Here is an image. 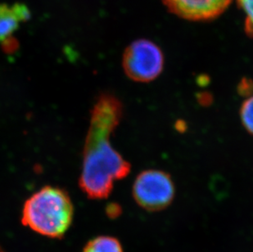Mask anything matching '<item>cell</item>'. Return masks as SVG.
<instances>
[{
    "label": "cell",
    "mask_w": 253,
    "mask_h": 252,
    "mask_svg": "<svg viewBox=\"0 0 253 252\" xmlns=\"http://www.w3.org/2000/svg\"><path fill=\"white\" fill-rule=\"evenodd\" d=\"M122 114V102L111 94L100 96L92 110L79 182L82 190L92 199L108 198L114 181L126 177L130 170L129 162L110 143L111 134Z\"/></svg>",
    "instance_id": "1"
},
{
    "label": "cell",
    "mask_w": 253,
    "mask_h": 252,
    "mask_svg": "<svg viewBox=\"0 0 253 252\" xmlns=\"http://www.w3.org/2000/svg\"><path fill=\"white\" fill-rule=\"evenodd\" d=\"M73 215L74 207L67 192L46 186L25 202L22 221L41 235L62 238L71 226Z\"/></svg>",
    "instance_id": "2"
},
{
    "label": "cell",
    "mask_w": 253,
    "mask_h": 252,
    "mask_svg": "<svg viewBox=\"0 0 253 252\" xmlns=\"http://www.w3.org/2000/svg\"><path fill=\"white\" fill-rule=\"evenodd\" d=\"M164 56L156 43L139 40L129 44L123 55V69L126 76L136 82H150L162 73Z\"/></svg>",
    "instance_id": "3"
},
{
    "label": "cell",
    "mask_w": 253,
    "mask_h": 252,
    "mask_svg": "<svg viewBox=\"0 0 253 252\" xmlns=\"http://www.w3.org/2000/svg\"><path fill=\"white\" fill-rule=\"evenodd\" d=\"M133 196L137 204L146 210H162L174 199V183L166 172L158 169L144 170L134 181Z\"/></svg>",
    "instance_id": "4"
},
{
    "label": "cell",
    "mask_w": 253,
    "mask_h": 252,
    "mask_svg": "<svg viewBox=\"0 0 253 252\" xmlns=\"http://www.w3.org/2000/svg\"><path fill=\"white\" fill-rule=\"evenodd\" d=\"M232 0H163L170 12L184 19L207 21L224 12Z\"/></svg>",
    "instance_id": "5"
},
{
    "label": "cell",
    "mask_w": 253,
    "mask_h": 252,
    "mask_svg": "<svg viewBox=\"0 0 253 252\" xmlns=\"http://www.w3.org/2000/svg\"><path fill=\"white\" fill-rule=\"evenodd\" d=\"M31 17V13L24 4L16 3L13 6L0 4V43L6 52H13L18 43L13 38L21 22H25Z\"/></svg>",
    "instance_id": "6"
},
{
    "label": "cell",
    "mask_w": 253,
    "mask_h": 252,
    "mask_svg": "<svg viewBox=\"0 0 253 252\" xmlns=\"http://www.w3.org/2000/svg\"><path fill=\"white\" fill-rule=\"evenodd\" d=\"M83 252H123V250L117 238L100 236L89 241Z\"/></svg>",
    "instance_id": "7"
},
{
    "label": "cell",
    "mask_w": 253,
    "mask_h": 252,
    "mask_svg": "<svg viewBox=\"0 0 253 252\" xmlns=\"http://www.w3.org/2000/svg\"><path fill=\"white\" fill-rule=\"evenodd\" d=\"M240 117L244 128L253 135V95L247 98L242 104Z\"/></svg>",
    "instance_id": "8"
},
{
    "label": "cell",
    "mask_w": 253,
    "mask_h": 252,
    "mask_svg": "<svg viewBox=\"0 0 253 252\" xmlns=\"http://www.w3.org/2000/svg\"><path fill=\"white\" fill-rule=\"evenodd\" d=\"M239 6L246 15L245 30L249 36H253V0H238Z\"/></svg>",
    "instance_id": "9"
},
{
    "label": "cell",
    "mask_w": 253,
    "mask_h": 252,
    "mask_svg": "<svg viewBox=\"0 0 253 252\" xmlns=\"http://www.w3.org/2000/svg\"><path fill=\"white\" fill-rule=\"evenodd\" d=\"M238 93L248 98L253 95V81L248 78L242 79L238 85Z\"/></svg>",
    "instance_id": "10"
},
{
    "label": "cell",
    "mask_w": 253,
    "mask_h": 252,
    "mask_svg": "<svg viewBox=\"0 0 253 252\" xmlns=\"http://www.w3.org/2000/svg\"><path fill=\"white\" fill-rule=\"evenodd\" d=\"M107 213L109 217H117L121 213V209L117 205L111 204L107 209Z\"/></svg>",
    "instance_id": "11"
},
{
    "label": "cell",
    "mask_w": 253,
    "mask_h": 252,
    "mask_svg": "<svg viewBox=\"0 0 253 252\" xmlns=\"http://www.w3.org/2000/svg\"><path fill=\"white\" fill-rule=\"evenodd\" d=\"M198 101L201 102L202 105H208L212 101L211 96L209 95L208 93H203L198 97Z\"/></svg>",
    "instance_id": "12"
},
{
    "label": "cell",
    "mask_w": 253,
    "mask_h": 252,
    "mask_svg": "<svg viewBox=\"0 0 253 252\" xmlns=\"http://www.w3.org/2000/svg\"><path fill=\"white\" fill-rule=\"evenodd\" d=\"M0 252H4L3 250H2V248H0Z\"/></svg>",
    "instance_id": "13"
}]
</instances>
